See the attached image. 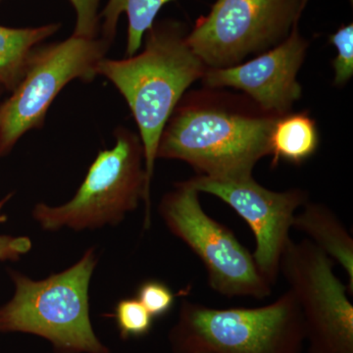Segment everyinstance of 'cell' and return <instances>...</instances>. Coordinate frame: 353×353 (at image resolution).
Here are the masks:
<instances>
[{
  "label": "cell",
  "mask_w": 353,
  "mask_h": 353,
  "mask_svg": "<svg viewBox=\"0 0 353 353\" xmlns=\"http://www.w3.org/2000/svg\"><path fill=\"white\" fill-rule=\"evenodd\" d=\"M299 19L282 43L254 59L228 68L206 69L203 85L211 90H241L260 109L279 117L292 112L303 94L296 78L309 48V41L299 32Z\"/></svg>",
  "instance_id": "cell-11"
},
{
  "label": "cell",
  "mask_w": 353,
  "mask_h": 353,
  "mask_svg": "<svg viewBox=\"0 0 353 353\" xmlns=\"http://www.w3.org/2000/svg\"><path fill=\"white\" fill-rule=\"evenodd\" d=\"M136 297L155 319L170 312L176 294L164 282L148 280L139 285Z\"/></svg>",
  "instance_id": "cell-18"
},
{
  "label": "cell",
  "mask_w": 353,
  "mask_h": 353,
  "mask_svg": "<svg viewBox=\"0 0 353 353\" xmlns=\"http://www.w3.org/2000/svg\"><path fill=\"white\" fill-rule=\"evenodd\" d=\"M175 0H108L99 13L101 37L112 43L117 32L118 22L123 13L128 18L126 54H137L141 48L145 32L157 21L162 7Z\"/></svg>",
  "instance_id": "cell-15"
},
{
  "label": "cell",
  "mask_w": 353,
  "mask_h": 353,
  "mask_svg": "<svg viewBox=\"0 0 353 353\" xmlns=\"http://www.w3.org/2000/svg\"><path fill=\"white\" fill-rule=\"evenodd\" d=\"M279 116L253 101L216 92L183 95L160 137L157 158L181 160L197 176L214 180L252 176L269 155V139Z\"/></svg>",
  "instance_id": "cell-1"
},
{
  "label": "cell",
  "mask_w": 353,
  "mask_h": 353,
  "mask_svg": "<svg viewBox=\"0 0 353 353\" xmlns=\"http://www.w3.org/2000/svg\"><path fill=\"white\" fill-rule=\"evenodd\" d=\"M60 23L32 28L0 25V88L12 92L24 75L32 50L59 31Z\"/></svg>",
  "instance_id": "cell-13"
},
{
  "label": "cell",
  "mask_w": 353,
  "mask_h": 353,
  "mask_svg": "<svg viewBox=\"0 0 353 353\" xmlns=\"http://www.w3.org/2000/svg\"><path fill=\"white\" fill-rule=\"evenodd\" d=\"M317 125L308 113H288L276 120L269 139V155L275 166L281 160L301 165L317 152Z\"/></svg>",
  "instance_id": "cell-14"
},
{
  "label": "cell",
  "mask_w": 353,
  "mask_h": 353,
  "mask_svg": "<svg viewBox=\"0 0 353 353\" xmlns=\"http://www.w3.org/2000/svg\"><path fill=\"white\" fill-rule=\"evenodd\" d=\"M111 44L101 37L72 34L32 50L17 87L0 103V157L9 154L28 132L43 128L46 113L62 88L74 80H94L97 65Z\"/></svg>",
  "instance_id": "cell-7"
},
{
  "label": "cell",
  "mask_w": 353,
  "mask_h": 353,
  "mask_svg": "<svg viewBox=\"0 0 353 353\" xmlns=\"http://www.w3.org/2000/svg\"><path fill=\"white\" fill-rule=\"evenodd\" d=\"M121 339L143 338L150 333L154 318L137 297L121 299L114 308L113 314Z\"/></svg>",
  "instance_id": "cell-16"
},
{
  "label": "cell",
  "mask_w": 353,
  "mask_h": 353,
  "mask_svg": "<svg viewBox=\"0 0 353 353\" xmlns=\"http://www.w3.org/2000/svg\"><path fill=\"white\" fill-rule=\"evenodd\" d=\"M333 260L305 239H290L280 274L301 308L307 353H353V304Z\"/></svg>",
  "instance_id": "cell-9"
},
{
  "label": "cell",
  "mask_w": 353,
  "mask_h": 353,
  "mask_svg": "<svg viewBox=\"0 0 353 353\" xmlns=\"http://www.w3.org/2000/svg\"><path fill=\"white\" fill-rule=\"evenodd\" d=\"M3 92H4V90H2L1 88H0V97H1L2 94H3Z\"/></svg>",
  "instance_id": "cell-21"
},
{
  "label": "cell",
  "mask_w": 353,
  "mask_h": 353,
  "mask_svg": "<svg viewBox=\"0 0 353 353\" xmlns=\"http://www.w3.org/2000/svg\"><path fill=\"white\" fill-rule=\"evenodd\" d=\"M309 0H217L187 37L208 68L243 63L275 48L301 17Z\"/></svg>",
  "instance_id": "cell-8"
},
{
  "label": "cell",
  "mask_w": 353,
  "mask_h": 353,
  "mask_svg": "<svg viewBox=\"0 0 353 353\" xmlns=\"http://www.w3.org/2000/svg\"><path fill=\"white\" fill-rule=\"evenodd\" d=\"M75 9L76 26L73 34L83 38L94 39L101 34L99 7L102 0H69Z\"/></svg>",
  "instance_id": "cell-19"
},
{
  "label": "cell",
  "mask_w": 353,
  "mask_h": 353,
  "mask_svg": "<svg viewBox=\"0 0 353 353\" xmlns=\"http://www.w3.org/2000/svg\"><path fill=\"white\" fill-rule=\"evenodd\" d=\"M114 136L115 145L99 152L71 201L34 206L32 217L43 230L83 231L117 225L141 201L145 202V229L150 228V185L141 138L125 127H118Z\"/></svg>",
  "instance_id": "cell-5"
},
{
  "label": "cell",
  "mask_w": 353,
  "mask_h": 353,
  "mask_svg": "<svg viewBox=\"0 0 353 353\" xmlns=\"http://www.w3.org/2000/svg\"><path fill=\"white\" fill-rule=\"evenodd\" d=\"M168 340L173 353H303L305 331L288 290L255 308H212L183 299Z\"/></svg>",
  "instance_id": "cell-4"
},
{
  "label": "cell",
  "mask_w": 353,
  "mask_h": 353,
  "mask_svg": "<svg viewBox=\"0 0 353 353\" xmlns=\"http://www.w3.org/2000/svg\"><path fill=\"white\" fill-rule=\"evenodd\" d=\"M188 34L180 21H155L145 32L143 52L122 60L103 58L97 65V76L119 90L138 125L150 185L165 125L185 90L208 69L188 43Z\"/></svg>",
  "instance_id": "cell-2"
},
{
  "label": "cell",
  "mask_w": 353,
  "mask_h": 353,
  "mask_svg": "<svg viewBox=\"0 0 353 353\" xmlns=\"http://www.w3.org/2000/svg\"><path fill=\"white\" fill-rule=\"evenodd\" d=\"M199 194L189 181H183L165 194L159 213L169 231L201 259L209 287L217 294L259 301L270 296L273 285L260 273L252 253L231 229L204 211Z\"/></svg>",
  "instance_id": "cell-6"
},
{
  "label": "cell",
  "mask_w": 353,
  "mask_h": 353,
  "mask_svg": "<svg viewBox=\"0 0 353 353\" xmlns=\"http://www.w3.org/2000/svg\"><path fill=\"white\" fill-rule=\"evenodd\" d=\"M11 197L12 194H10L0 199V225L7 221V216L3 213V208ZM31 250L32 241L28 236L0 234V261H17Z\"/></svg>",
  "instance_id": "cell-20"
},
{
  "label": "cell",
  "mask_w": 353,
  "mask_h": 353,
  "mask_svg": "<svg viewBox=\"0 0 353 353\" xmlns=\"http://www.w3.org/2000/svg\"><path fill=\"white\" fill-rule=\"evenodd\" d=\"M338 51L333 60L334 85L343 87L353 76V24L343 26L329 38Z\"/></svg>",
  "instance_id": "cell-17"
},
{
  "label": "cell",
  "mask_w": 353,
  "mask_h": 353,
  "mask_svg": "<svg viewBox=\"0 0 353 353\" xmlns=\"http://www.w3.org/2000/svg\"><path fill=\"white\" fill-rule=\"evenodd\" d=\"M292 229L308 236L309 241L343 267L352 296L353 239L336 213L325 204L308 201L294 216Z\"/></svg>",
  "instance_id": "cell-12"
},
{
  "label": "cell",
  "mask_w": 353,
  "mask_h": 353,
  "mask_svg": "<svg viewBox=\"0 0 353 353\" xmlns=\"http://www.w3.org/2000/svg\"><path fill=\"white\" fill-rule=\"evenodd\" d=\"M188 181L199 192L224 201L248 223L254 236L252 256L257 268L272 285H275L294 216L309 201L307 192L301 189L273 192L259 185L253 176L214 180L196 175Z\"/></svg>",
  "instance_id": "cell-10"
},
{
  "label": "cell",
  "mask_w": 353,
  "mask_h": 353,
  "mask_svg": "<svg viewBox=\"0 0 353 353\" xmlns=\"http://www.w3.org/2000/svg\"><path fill=\"white\" fill-rule=\"evenodd\" d=\"M97 264L90 248L73 266L44 280L9 271L15 292L0 306V333L36 334L57 353H110L90 321L88 290Z\"/></svg>",
  "instance_id": "cell-3"
}]
</instances>
